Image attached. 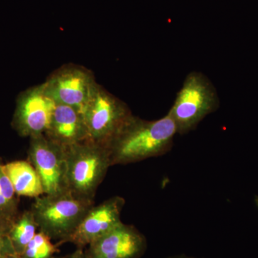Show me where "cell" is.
Segmentation results:
<instances>
[{
    "instance_id": "cell-1",
    "label": "cell",
    "mask_w": 258,
    "mask_h": 258,
    "mask_svg": "<svg viewBox=\"0 0 258 258\" xmlns=\"http://www.w3.org/2000/svg\"><path fill=\"white\" fill-rule=\"evenodd\" d=\"M176 134L175 123L168 113L154 120L133 115L106 147L111 166L164 155L172 148Z\"/></svg>"
},
{
    "instance_id": "cell-2",
    "label": "cell",
    "mask_w": 258,
    "mask_h": 258,
    "mask_svg": "<svg viewBox=\"0 0 258 258\" xmlns=\"http://www.w3.org/2000/svg\"><path fill=\"white\" fill-rule=\"evenodd\" d=\"M93 203L67 189L35 198L30 210L39 231L51 240H58L60 245L73 235Z\"/></svg>"
},
{
    "instance_id": "cell-3",
    "label": "cell",
    "mask_w": 258,
    "mask_h": 258,
    "mask_svg": "<svg viewBox=\"0 0 258 258\" xmlns=\"http://www.w3.org/2000/svg\"><path fill=\"white\" fill-rule=\"evenodd\" d=\"M106 147L85 141L66 148V189L79 198L93 200L111 167Z\"/></svg>"
},
{
    "instance_id": "cell-4",
    "label": "cell",
    "mask_w": 258,
    "mask_h": 258,
    "mask_svg": "<svg viewBox=\"0 0 258 258\" xmlns=\"http://www.w3.org/2000/svg\"><path fill=\"white\" fill-rule=\"evenodd\" d=\"M220 107L216 88L208 76L192 71L185 78L168 114L175 123L177 134L195 130L200 122Z\"/></svg>"
},
{
    "instance_id": "cell-5",
    "label": "cell",
    "mask_w": 258,
    "mask_h": 258,
    "mask_svg": "<svg viewBox=\"0 0 258 258\" xmlns=\"http://www.w3.org/2000/svg\"><path fill=\"white\" fill-rule=\"evenodd\" d=\"M83 116L88 141L106 147L133 113L125 102L98 84Z\"/></svg>"
},
{
    "instance_id": "cell-6",
    "label": "cell",
    "mask_w": 258,
    "mask_h": 258,
    "mask_svg": "<svg viewBox=\"0 0 258 258\" xmlns=\"http://www.w3.org/2000/svg\"><path fill=\"white\" fill-rule=\"evenodd\" d=\"M43 84L56 104L72 107L83 114L98 85L91 71L76 64L57 69Z\"/></svg>"
},
{
    "instance_id": "cell-7",
    "label": "cell",
    "mask_w": 258,
    "mask_h": 258,
    "mask_svg": "<svg viewBox=\"0 0 258 258\" xmlns=\"http://www.w3.org/2000/svg\"><path fill=\"white\" fill-rule=\"evenodd\" d=\"M55 106L43 83L28 88L17 98L12 126L22 137L31 138L45 134Z\"/></svg>"
},
{
    "instance_id": "cell-8",
    "label": "cell",
    "mask_w": 258,
    "mask_h": 258,
    "mask_svg": "<svg viewBox=\"0 0 258 258\" xmlns=\"http://www.w3.org/2000/svg\"><path fill=\"white\" fill-rule=\"evenodd\" d=\"M66 157V148L54 143L45 134L30 138L28 160L40 176L44 195L67 190Z\"/></svg>"
},
{
    "instance_id": "cell-9",
    "label": "cell",
    "mask_w": 258,
    "mask_h": 258,
    "mask_svg": "<svg viewBox=\"0 0 258 258\" xmlns=\"http://www.w3.org/2000/svg\"><path fill=\"white\" fill-rule=\"evenodd\" d=\"M147 249L145 236L134 225L120 222L85 249L87 258H140Z\"/></svg>"
},
{
    "instance_id": "cell-10",
    "label": "cell",
    "mask_w": 258,
    "mask_h": 258,
    "mask_svg": "<svg viewBox=\"0 0 258 258\" xmlns=\"http://www.w3.org/2000/svg\"><path fill=\"white\" fill-rule=\"evenodd\" d=\"M125 204L124 198L114 196L93 205L66 242L75 244L77 248H86L122 222L120 216Z\"/></svg>"
},
{
    "instance_id": "cell-11",
    "label": "cell",
    "mask_w": 258,
    "mask_h": 258,
    "mask_svg": "<svg viewBox=\"0 0 258 258\" xmlns=\"http://www.w3.org/2000/svg\"><path fill=\"white\" fill-rule=\"evenodd\" d=\"M45 135L66 149L87 141V127L83 113L72 107L56 104Z\"/></svg>"
},
{
    "instance_id": "cell-12",
    "label": "cell",
    "mask_w": 258,
    "mask_h": 258,
    "mask_svg": "<svg viewBox=\"0 0 258 258\" xmlns=\"http://www.w3.org/2000/svg\"><path fill=\"white\" fill-rule=\"evenodd\" d=\"M3 169L19 197L35 199L44 195L41 180L30 161H12L3 164Z\"/></svg>"
},
{
    "instance_id": "cell-13",
    "label": "cell",
    "mask_w": 258,
    "mask_h": 258,
    "mask_svg": "<svg viewBox=\"0 0 258 258\" xmlns=\"http://www.w3.org/2000/svg\"><path fill=\"white\" fill-rule=\"evenodd\" d=\"M38 230L35 217L31 210L19 212L13 219L10 230V237L15 252L21 255L36 235Z\"/></svg>"
},
{
    "instance_id": "cell-14",
    "label": "cell",
    "mask_w": 258,
    "mask_h": 258,
    "mask_svg": "<svg viewBox=\"0 0 258 258\" xmlns=\"http://www.w3.org/2000/svg\"><path fill=\"white\" fill-rule=\"evenodd\" d=\"M18 197L0 163V217L14 219L18 215Z\"/></svg>"
},
{
    "instance_id": "cell-15",
    "label": "cell",
    "mask_w": 258,
    "mask_h": 258,
    "mask_svg": "<svg viewBox=\"0 0 258 258\" xmlns=\"http://www.w3.org/2000/svg\"><path fill=\"white\" fill-rule=\"evenodd\" d=\"M48 236L39 231L27 246L23 253L24 258H55L59 252V244H53Z\"/></svg>"
},
{
    "instance_id": "cell-16",
    "label": "cell",
    "mask_w": 258,
    "mask_h": 258,
    "mask_svg": "<svg viewBox=\"0 0 258 258\" xmlns=\"http://www.w3.org/2000/svg\"><path fill=\"white\" fill-rule=\"evenodd\" d=\"M13 219L0 217V258H10L16 254L10 237Z\"/></svg>"
},
{
    "instance_id": "cell-17",
    "label": "cell",
    "mask_w": 258,
    "mask_h": 258,
    "mask_svg": "<svg viewBox=\"0 0 258 258\" xmlns=\"http://www.w3.org/2000/svg\"><path fill=\"white\" fill-rule=\"evenodd\" d=\"M61 258H87L85 253V249L76 248L72 253L67 254Z\"/></svg>"
},
{
    "instance_id": "cell-18",
    "label": "cell",
    "mask_w": 258,
    "mask_h": 258,
    "mask_svg": "<svg viewBox=\"0 0 258 258\" xmlns=\"http://www.w3.org/2000/svg\"><path fill=\"white\" fill-rule=\"evenodd\" d=\"M166 258H197L194 257H190V256L186 255V254H179V255L171 256V257Z\"/></svg>"
},
{
    "instance_id": "cell-19",
    "label": "cell",
    "mask_w": 258,
    "mask_h": 258,
    "mask_svg": "<svg viewBox=\"0 0 258 258\" xmlns=\"http://www.w3.org/2000/svg\"><path fill=\"white\" fill-rule=\"evenodd\" d=\"M10 258H24L22 257L21 255H19V254H15L14 255L12 256V257H10Z\"/></svg>"
}]
</instances>
